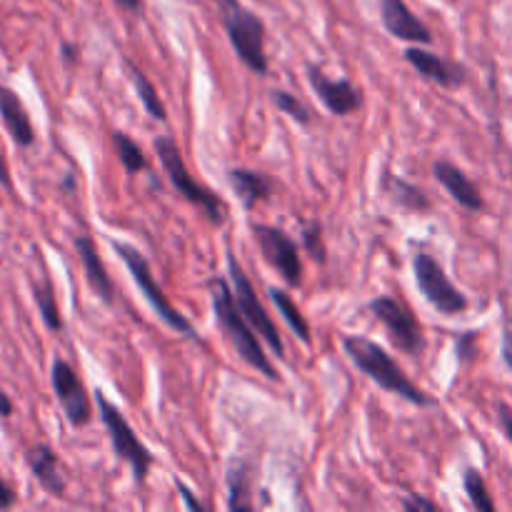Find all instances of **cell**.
<instances>
[{"instance_id":"cell-4","label":"cell","mask_w":512,"mask_h":512,"mask_svg":"<svg viewBox=\"0 0 512 512\" xmlns=\"http://www.w3.org/2000/svg\"><path fill=\"white\" fill-rule=\"evenodd\" d=\"M153 145H155V153H158L160 163H163V170L168 173L170 183H173V188L178 190V195H183L188 203H193L195 208L203 210V213L208 215L210 223L223 225L225 223L223 200H220L213 190L205 188L203 183H198V180L190 175V170H188V165H185L178 143H175L170 135H158Z\"/></svg>"},{"instance_id":"cell-8","label":"cell","mask_w":512,"mask_h":512,"mask_svg":"<svg viewBox=\"0 0 512 512\" xmlns=\"http://www.w3.org/2000/svg\"><path fill=\"white\" fill-rule=\"evenodd\" d=\"M370 313L378 318V323H383V328L388 330V338L400 353L410 355V358H418L425 350V335L420 328V320L405 308L400 300L390 298V295H380V298L370 300Z\"/></svg>"},{"instance_id":"cell-11","label":"cell","mask_w":512,"mask_h":512,"mask_svg":"<svg viewBox=\"0 0 512 512\" xmlns=\"http://www.w3.org/2000/svg\"><path fill=\"white\" fill-rule=\"evenodd\" d=\"M50 383H53V393L68 423L75 428L88 425L93 418V403H90L88 390H85L83 380L78 378L73 365L65 363L63 358H55L53 368H50Z\"/></svg>"},{"instance_id":"cell-2","label":"cell","mask_w":512,"mask_h":512,"mask_svg":"<svg viewBox=\"0 0 512 512\" xmlns=\"http://www.w3.org/2000/svg\"><path fill=\"white\" fill-rule=\"evenodd\" d=\"M213 310L220 330H223L225 338L230 340V345L235 348L238 358L243 360V363H248L253 370H258L260 375H265L268 380H278L275 365L270 363L263 345H260L258 335H255V328L248 323L243 310H240L233 288L220 278L213 283Z\"/></svg>"},{"instance_id":"cell-30","label":"cell","mask_w":512,"mask_h":512,"mask_svg":"<svg viewBox=\"0 0 512 512\" xmlns=\"http://www.w3.org/2000/svg\"><path fill=\"white\" fill-rule=\"evenodd\" d=\"M498 423L500 428H503L505 438L512 443V410L505 403H498Z\"/></svg>"},{"instance_id":"cell-15","label":"cell","mask_w":512,"mask_h":512,"mask_svg":"<svg viewBox=\"0 0 512 512\" xmlns=\"http://www.w3.org/2000/svg\"><path fill=\"white\" fill-rule=\"evenodd\" d=\"M433 175L440 185L450 193V198L455 200L458 205H463L465 210L470 213H480L485 208V200L480 195L478 185L463 173L455 163L450 160H435L433 163Z\"/></svg>"},{"instance_id":"cell-35","label":"cell","mask_w":512,"mask_h":512,"mask_svg":"<svg viewBox=\"0 0 512 512\" xmlns=\"http://www.w3.org/2000/svg\"><path fill=\"white\" fill-rule=\"evenodd\" d=\"M0 185H5V188H13V180H10V170H8V163H5L3 153H0Z\"/></svg>"},{"instance_id":"cell-5","label":"cell","mask_w":512,"mask_h":512,"mask_svg":"<svg viewBox=\"0 0 512 512\" xmlns=\"http://www.w3.org/2000/svg\"><path fill=\"white\" fill-rule=\"evenodd\" d=\"M113 250L120 255V258H123L125 268L130 270V275H133V280L138 283L140 293L145 295V300L150 303V308L155 310V315H158V318L163 320L170 330H175V333L185 335V338H193V340L198 338V335H195L193 323H190V320L185 318V315L180 313L173 303H170L168 295L163 293V288L155 283L153 270H150V263L145 260V255L140 253L138 248H133V245L118 243V240H113Z\"/></svg>"},{"instance_id":"cell-32","label":"cell","mask_w":512,"mask_h":512,"mask_svg":"<svg viewBox=\"0 0 512 512\" xmlns=\"http://www.w3.org/2000/svg\"><path fill=\"white\" fill-rule=\"evenodd\" d=\"M178 490H180V498H183V503L185 505H188V508L190 510H195V512H203L205 508H203V505H200L198 503V500H195L193 498V493H190V488H185V485L183 483H178Z\"/></svg>"},{"instance_id":"cell-34","label":"cell","mask_w":512,"mask_h":512,"mask_svg":"<svg viewBox=\"0 0 512 512\" xmlns=\"http://www.w3.org/2000/svg\"><path fill=\"white\" fill-rule=\"evenodd\" d=\"M503 360H505V365L512 370V333L510 330H505L503 333Z\"/></svg>"},{"instance_id":"cell-9","label":"cell","mask_w":512,"mask_h":512,"mask_svg":"<svg viewBox=\"0 0 512 512\" xmlns=\"http://www.w3.org/2000/svg\"><path fill=\"white\" fill-rule=\"evenodd\" d=\"M228 273H230V280H233L235 300H238L240 310H243V315L248 318V323L253 325L255 333L263 335V340L270 345V350H273L278 358H283L285 345L278 333V325H275L273 318L265 313L263 303L258 300V293H255V285L250 283L248 273H245L243 265L238 263V258H235L233 253H228Z\"/></svg>"},{"instance_id":"cell-6","label":"cell","mask_w":512,"mask_h":512,"mask_svg":"<svg viewBox=\"0 0 512 512\" xmlns=\"http://www.w3.org/2000/svg\"><path fill=\"white\" fill-rule=\"evenodd\" d=\"M95 403H98L100 420H103L105 430H108L110 435V443H113L115 458L130 465L135 483H145L150 468L155 465L153 453L140 443V438L135 435V430L130 428L125 415L120 413L118 405H113L108 398H105L103 390H95Z\"/></svg>"},{"instance_id":"cell-22","label":"cell","mask_w":512,"mask_h":512,"mask_svg":"<svg viewBox=\"0 0 512 512\" xmlns=\"http://www.w3.org/2000/svg\"><path fill=\"white\" fill-rule=\"evenodd\" d=\"M225 480H228V490H230L228 508L233 512L253 510V500H250V468L248 465H245L243 460H235V463H230Z\"/></svg>"},{"instance_id":"cell-24","label":"cell","mask_w":512,"mask_h":512,"mask_svg":"<svg viewBox=\"0 0 512 512\" xmlns=\"http://www.w3.org/2000/svg\"><path fill=\"white\" fill-rule=\"evenodd\" d=\"M268 293H270V300H273V303L278 305V313L283 315L285 323L290 325V330H293V333L298 335V338L303 340V343H310V323H308V320H305V315L300 313V308H298V305H295V300L290 298V295L285 293V290H280V288H270Z\"/></svg>"},{"instance_id":"cell-25","label":"cell","mask_w":512,"mask_h":512,"mask_svg":"<svg viewBox=\"0 0 512 512\" xmlns=\"http://www.w3.org/2000/svg\"><path fill=\"white\" fill-rule=\"evenodd\" d=\"M33 293H35V303H38L40 315H43L45 328L53 330V333H60V330H63V318H60L58 300H55V293L53 288H50V283L33 285Z\"/></svg>"},{"instance_id":"cell-21","label":"cell","mask_w":512,"mask_h":512,"mask_svg":"<svg viewBox=\"0 0 512 512\" xmlns=\"http://www.w3.org/2000/svg\"><path fill=\"white\" fill-rule=\"evenodd\" d=\"M125 70H128L130 83H133V88L138 90L140 103H143V108L148 110L150 118L158 120V123H165V120H168V110H165V103L160 100L158 90H155V85L150 83L148 75H145L138 65L130 63V60H125Z\"/></svg>"},{"instance_id":"cell-3","label":"cell","mask_w":512,"mask_h":512,"mask_svg":"<svg viewBox=\"0 0 512 512\" xmlns=\"http://www.w3.org/2000/svg\"><path fill=\"white\" fill-rule=\"evenodd\" d=\"M218 5L220 20H223V28L228 33L230 45H233L235 55L240 58V63L248 70H253L255 75L268 73L270 63L268 55H265V23L253 13V10L245 8L240 0H215Z\"/></svg>"},{"instance_id":"cell-28","label":"cell","mask_w":512,"mask_h":512,"mask_svg":"<svg viewBox=\"0 0 512 512\" xmlns=\"http://www.w3.org/2000/svg\"><path fill=\"white\" fill-rule=\"evenodd\" d=\"M300 240H303V248L308 250L310 258H315V260H318V263H325L323 228H320L318 220H313V223H305L303 225V235H300Z\"/></svg>"},{"instance_id":"cell-7","label":"cell","mask_w":512,"mask_h":512,"mask_svg":"<svg viewBox=\"0 0 512 512\" xmlns=\"http://www.w3.org/2000/svg\"><path fill=\"white\" fill-rule=\"evenodd\" d=\"M413 273L418 290L438 313L453 318V315H460L468 310V298L455 288V283L448 278V273H445V268L440 265V260L435 255L415 253Z\"/></svg>"},{"instance_id":"cell-27","label":"cell","mask_w":512,"mask_h":512,"mask_svg":"<svg viewBox=\"0 0 512 512\" xmlns=\"http://www.w3.org/2000/svg\"><path fill=\"white\" fill-rule=\"evenodd\" d=\"M270 100H273V105L280 110V113H285L298 125H310V120H313V115H310V110L305 108L303 100L295 98V95L288 93V90H278V88L270 90Z\"/></svg>"},{"instance_id":"cell-29","label":"cell","mask_w":512,"mask_h":512,"mask_svg":"<svg viewBox=\"0 0 512 512\" xmlns=\"http://www.w3.org/2000/svg\"><path fill=\"white\" fill-rule=\"evenodd\" d=\"M473 343H475V333H465L458 338V360L460 363H465V360L473 358V353H475Z\"/></svg>"},{"instance_id":"cell-19","label":"cell","mask_w":512,"mask_h":512,"mask_svg":"<svg viewBox=\"0 0 512 512\" xmlns=\"http://www.w3.org/2000/svg\"><path fill=\"white\" fill-rule=\"evenodd\" d=\"M28 465H30V473L35 475V480L40 483V488L45 493L55 495V498H63L65 495V478L60 473V463H58V455L53 453V448L48 445H35V448L28 450Z\"/></svg>"},{"instance_id":"cell-17","label":"cell","mask_w":512,"mask_h":512,"mask_svg":"<svg viewBox=\"0 0 512 512\" xmlns=\"http://www.w3.org/2000/svg\"><path fill=\"white\" fill-rule=\"evenodd\" d=\"M0 118H3L5 130L10 133V138L20 145V148H28L35 143V130L30 123V115L25 110L23 100L18 98V93L5 85H0Z\"/></svg>"},{"instance_id":"cell-23","label":"cell","mask_w":512,"mask_h":512,"mask_svg":"<svg viewBox=\"0 0 512 512\" xmlns=\"http://www.w3.org/2000/svg\"><path fill=\"white\" fill-rule=\"evenodd\" d=\"M110 140H113L115 155H118V160H120V165L125 168V173L138 175V173H143V170H148V158H145V153H143V148L138 145V140H133L128 133H123V130H113V133H110Z\"/></svg>"},{"instance_id":"cell-18","label":"cell","mask_w":512,"mask_h":512,"mask_svg":"<svg viewBox=\"0 0 512 512\" xmlns=\"http://www.w3.org/2000/svg\"><path fill=\"white\" fill-rule=\"evenodd\" d=\"M225 180H228L230 190L238 195V200L243 203V208H255L258 203L270 198L275 188V180L270 175L258 173V170L248 168H230L225 173Z\"/></svg>"},{"instance_id":"cell-20","label":"cell","mask_w":512,"mask_h":512,"mask_svg":"<svg viewBox=\"0 0 512 512\" xmlns=\"http://www.w3.org/2000/svg\"><path fill=\"white\" fill-rule=\"evenodd\" d=\"M385 193L393 198V203H398L403 210H410V213H428L433 208L430 198L418 185L408 183V180L398 178V175H385Z\"/></svg>"},{"instance_id":"cell-31","label":"cell","mask_w":512,"mask_h":512,"mask_svg":"<svg viewBox=\"0 0 512 512\" xmlns=\"http://www.w3.org/2000/svg\"><path fill=\"white\" fill-rule=\"evenodd\" d=\"M403 508L405 510H410V512H415V510H438V505L433 503V500H428V498H420V495H413V498H408L403 503Z\"/></svg>"},{"instance_id":"cell-13","label":"cell","mask_w":512,"mask_h":512,"mask_svg":"<svg viewBox=\"0 0 512 512\" xmlns=\"http://www.w3.org/2000/svg\"><path fill=\"white\" fill-rule=\"evenodd\" d=\"M380 23L393 38L405 43H433V30L408 8L405 0H380Z\"/></svg>"},{"instance_id":"cell-1","label":"cell","mask_w":512,"mask_h":512,"mask_svg":"<svg viewBox=\"0 0 512 512\" xmlns=\"http://www.w3.org/2000/svg\"><path fill=\"white\" fill-rule=\"evenodd\" d=\"M343 350L353 365L358 370H363L373 383H378V388H383L385 393L398 395L405 403H413L418 408H435V398L430 393H425L418 383L405 375V370L400 368L398 360L378 345L375 340L363 338V335H345L343 338Z\"/></svg>"},{"instance_id":"cell-38","label":"cell","mask_w":512,"mask_h":512,"mask_svg":"<svg viewBox=\"0 0 512 512\" xmlns=\"http://www.w3.org/2000/svg\"><path fill=\"white\" fill-rule=\"evenodd\" d=\"M115 3L123 10H128V13H138V10L143 8V0H115Z\"/></svg>"},{"instance_id":"cell-33","label":"cell","mask_w":512,"mask_h":512,"mask_svg":"<svg viewBox=\"0 0 512 512\" xmlns=\"http://www.w3.org/2000/svg\"><path fill=\"white\" fill-rule=\"evenodd\" d=\"M15 503V495H13V490L8 488V483H5L3 478H0V510H5V508H10V505Z\"/></svg>"},{"instance_id":"cell-26","label":"cell","mask_w":512,"mask_h":512,"mask_svg":"<svg viewBox=\"0 0 512 512\" xmlns=\"http://www.w3.org/2000/svg\"><path fill=\"white\" fill-rule=\"evenodd\" d=\"M463 488H465V493H468L473 508H478L480 512H495V503H493V498H490V493H488V485H485L483 475H480L478 470H475V468L465 470V473H463Z\"/></svg>"},{"instance_id":"cell-16","label":"cell","mask_w":512,"mask_h":512,"mask_svg":"<svg viewBox=\"0 0 512 512\" xmlns=\"http://www.w3.org/2000/svg\"><path fill=\"white\" fill-rule=\"evenodd\" d=\"M75 250H78V258L85 270V280H88V285L93 288V293L98 295L105 305H113L115 285L113 280H110L103 258L98 255V245H95V240L88 238V235H78V238H75Z\"/></svg>"},{"instance_id":"cell-36","label":"cell","mask_w":512,"mask_h":512,"mask_svg":"<svg viewBox=\"0 0 512 512\" xmlns=\"http://www.w3.org/2000/svg\"><path fill=\"white\" fill-rule=\"evenodd\" d=\"M0 415H3V418H10V415H13V400H10L3 390H0Z\"/></svg>"},{"instance_id":"cell-12","label":"cell","mask_w":512,"mask_h":512,"mask_svg":"<svg viewBox=\"0 0 512 512\" xmlns=\"http://www.w3.org/2000/svg\"><path fill=\"white\" fill-rule=\"evenodd\" d=\"M308 83L310 88H313V93L318 95L320 103H323L333 115H353L355 110L363 108V90H360L353 80L328 78L323 68L310 65Z\"/></svg>"},{"instance_id":"cell-37","label":"cell","mask_w":512,"mask_h":512,"mask_svg":"<svg viewBox=\"0 0 512 512\" xmlns=\"http://www.w3.org/2000/svg\"><path fill=\"white\" fill-rule=\"evenodd\" d=\"M63 60L65 63H78V48H75V45H70V43H63Z\"/></svg>"},{"instance_id":"cell-10","label":"cell","mask_w":512,"mask_h":512,"mask_svg":"<svg viewBox=\"0 0 512 512\" xmlns=\"http://www.w3.org/2000/svg\"><path fill=\"white\" fill-rule=\"evenodd\" d=\"M253 238L258 243L263 258L283 275L285 283L290 288H298L303 283V260H300V245L298 240L290 238L283 228L278 225H253Z\"/></svg>"},{"instance_id":"cell-14","label":"cell","mask_w":512,"mask_h":512,"mask_svg":"<svg viewBox=\"0 0 512 512\" xmlns=\"http://www.w3.org/2000/svg\"><path fill=\"white\" fill-rule=\"evenodd\" d=\"M405 60L415 68V73L420 78L430 80V83L440 85L445 90H453L460 88V85L468 80V70L465 65L455 63V60L448 58H440V55L430 53V50L423 48H408L405 50Z\"/></svg>"}]
</instances>
